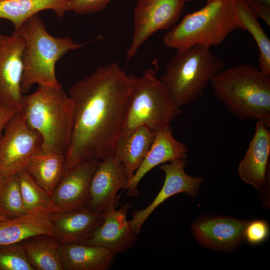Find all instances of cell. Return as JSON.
<instances>
[{"label": "cell", "instance_id": "29", "mask_svg": "<svg viewBox=\"0 0 270 270\" xmlns=\"http://www.w3.org/2000/svg\"><path fill=\"white\" fill-rule=\"evenodd\" d=\"M112 0H69L66 11L78 14L94 13L104 9Z\"/></svg>", "mask_w": 270, "mask_h": 270}, {"label": "cell", "instance_id": "35", "mask_svg": "<svg viewBox=\"0 0 270 270\" xmlns=\"http://www.w3.org/2000/svg\"></svg>", "mask_w": 270, "mask_h": 270}, {"label": "cell", "instance_id": "21", "mask_svg": "<svg viewBox=\"0 0 270 270\" xmlns=\"http://www.w3.org/2000/svg\"><path fill=\"white\" fill-rule=\"evenodd\" d=\"M40 234L54 237L50 215L28 213L0 220V246L22 242Z\"/></svg>", "mask_w": 270, "mask_h": 270}, {"label": "cell", "instance_id": "7", "mask_svg": "<svg viewBox=\"0 0 270 270\" xmlns=\"http://www.w3.org/2000/svg\"><path fill=\"white\" fill-rule=\"evenodd\" d=\"M182 113L168 93L156 70L149 68L136 78L122 126V133L142 126L154 132L170 125Z\"/></svg>", "mask_w": 270, "mask_h": 270}, {"label": "cell", "instance_id": "27", "mask_svg": "<svg viewBox=\"0 0 270 270\" xmlns=\"http://www.w3.org/2000/svg\"><path fill=\"white\" fill-rule=\"evenodd\" d=\"M27 214L22 197L18 174L0 177V216L10 218Z\"/></svg>", "mask_w": 270, "mask_h": 270}, {"label": "cell", "instance_id": "25", "mask_svg": "<svg viewBox=\"0 0 270 270\" xmlns=\"http://www.w3.org/2000/svg\"><path fill=\"white\" fill-rule=\"evenodd\" d=\"M236 12L240 28L248 32L253 37L258 50V68L270 75V40L260 24L258 17L244 0H234Z\"/></svg>", "mask_w": 270, "mask_h": 270}, {"label": "cell", "instance_id": "22", "mask_svg": "<svg viewBox=\"0 0 270 270\" xmlns=\"http://www.w3.org/2000/svg\"><path fill=\"white\" fill-rule=\"evenodd\" d=\"M66 156L40 150L28 160L24 169L50 196L64 174Z\"/></svg>", "mask_w": 270, "mask_h": 270}, {"label": "cell", "instance_id": "3", "mask_svg": "<svg viewBox=\"0 0 270 270\" xmlns=\"http://www.w3.org/2000/svg\"><path fill=\"white\" fill-rule=\"evenodd\" d=\"M38 86L23 96L20 110L28 125L40 136L42 150L66 156L74 128L73 100L62 86Z\"/></svg>", "mask_w": 270, "mask_h": 270}, {"label": "cell", "instance_id": "1", "mask_svg": "<svg viewBox=\"0 0 270 270\" xmlns=\"http://www.w3.org/2000/svg\"><path fill=\"white\" fill-rule=\"evenodd\" d=\"M136 78L114 62L71 86L74 122L64 174L87 160L112 156Z\"/></svg>", "mask_w": 270, "mask_h": 270}, {"label": "cell", "instance_id": "6", "mask_svg": "<svg viewBox=\"0 0 270 270\" xmlns=\"http://www.w3.org/2000/svg\"><path fill=\"white\" fill-rule=\"evenodd\" d=\"M240 28L234 0H207L200 9L186 15L164 36V45L180 50L194 45L220 44Z\"/></svg>", "mask_w": 270, "mask_h": 270}, {"label": "cell", "instance_id": "19", "mask_svg": "<svg viewBox=\"0 0 270 270\" xmlns=\"http://www.w3.org/2000/svg\"><path fill=\"white\" fill-rule=\"evenodd\" d=\"M64 270H108L116 254L102 246L84 242L64 244L59 246Z\"/></svg>", "mask_w": 270, "mask_h": 270}, {"label": "cell", "instance_id": "31", "mask_svg": "<svg viewBox=\"0 0 270 270\" xmlns=\"http://www.w3.org/2000/svg\"><path fill=\"white\" fill-rule=\"evenodd\" d=\"M258 18L270 26V0H244Z\"/></svg>", "mask_w": 270, "mask_h": 270}, {"label": "cell", "instance_id": "13", "mask_svg": "<svg viewBox=\"0 0 270 270\" xmlns=\"http://www.w3.org/2000/svg\"><path fill=\"white\" fill-rule=\"evenodd\" d=\"M129 208L126 202L118 210L103 214L102 222L84 243L104 247L116 254L132 248L137 237L127 218Z\"/></svg>", "mask_w": 270, "mask_h": 270}, {"label": "cell", "instance_id": "14", "mask_svg": "<svg viewBox=\"0 0 270 270\" xmlns=\"http://www.w3.org/2000/svg\"><path fill=\"white\" fill-rule=\"evenodd\" d=\"M99 160H87L64 174L51 196L60 212L86 207L90 180Z\"/></svg>", "mask_w": 270, "mask_h": 270}, {"label": "cell", "instance_id": "2", "mask_svg": "<svg viewBox=\"0 0 270 270\" xmlns=\"http://www.w3.org/2000/svg\"><path fill=\"white\" fill-rule=\"evenodd\" d=\"M214 96L239 120L270 127V75L248 64L224 69L210 82Z\"/></svg>", "mask_w": 270, "mask_h": 270}, {"label": "cell", "instance_id": "8", "mask_svg": "<svg viewBox=\"0 0 270 270\" xmlns=\"http://www.w3.org/2000/svg\"><path fill=\"white\" fill-rule=\"evenodd\" d=\"M42 148L40 136L28 125L20 110L0 134V177L18 174Z\"/></svg>", "mask_w": 270, "mask_h": 270}, {"label": "cell", "instance_id": "5", "mask_svg": "<svg viewBox=\"0 0 270 270\" xmlns=\"http://www.w3.org/2000/svg\"><path fill=\"white\" fill-rule=\"evenodd\" d=\"M225 64L210 48L194 45L176 52L160 78L170 96L180 108L196 102Z\"/></svg>", "mask_w": 270, "mask_h": 270}, {"label": "cell", "instance_id": "23", "mask_svg": "<svg viewBox=\"0 0 270 270\" xmlns=\"http://www.w3.org/2000/svg\"><path fill=\"white\" fill-rule=\"evenodd\" d=\"M69 0H0V18L12 22L18 30L29 18L38 12L53 10L58 17L62 18Z\"/></svg>", "mask_w": 270, "mask_h": 270}, {"label": "cell", "instance_id": "24", "mask_svg": "<svg viewBox=\"0 0 270 270\" xmlns=\"http://www.w3.org/2000/svg\"><path fill=\"white\" fill-rule=\"evenodd\" d=\"M54 236L40 234L22 242L28 258L34 270H64L60 245Z\"/></svg>", "mask_w": 270, "mask_h": 270}, {"label": "cell", "instance_id": "32", "mask_svg": "<svg viewBox=\"0 0 270 270\" xmlns=\"http://www.w3.org/2000/svg\"><path fill=\"white\" fill-rule=\"evenodd\" d=\"M20 110L12 106H0V134L9 120Z\"/></svg>", "mask_w": 270, "mask_h": 270}, {"label": "cell", "instance_id": "11", "mask_svg": "<svg viewBox=\"0 0 270 270\" xmlns=\"http://www.w3.org/2000/svg\"><path fill=\"white\" fill-rule=\"evenodd\" d=\"M128 181L122 164L112 156L100 160L90 180L86 208L102 214L116 209L118 192L126 188Z\"/></svg>", "mask_w": 270, "mask_h": 270}, {"label": "cell", "instance_id": "4", "mask_svg": "<svg viewBox=\"0 0 270 270\" xmlns=\"http://www.w3.org/2000/svg\"><path fill=\"white\" fill-rule=\"evenodd\" d=\"M14 31L24 42V70L21 82L22 93L34 84L59 86L56 74V62L68 52L81 48L70 37L50 35L38 14L24 22Z\"/></svg>", "mask_w": 270, "mask_h": 270}, {"label": "cell", "instance_id": "30", "mask_svg": "<svg viewBox=\"0 0 270 270\" xmlns=\"http://www.w3.org/2000/svg\"><path fill=\"white\" fill-rule=\"evenodd\" d=\"M268 232L269 228L266 222L257 220L246 224L244 236L250 244H258L267 238Z\"/></svg>", "mask_w": 270, "mask_h": 270}, {"label": "cell", "instance_id": "10", "mask_svg": "<svg viewBox=\"0 0 270 270\" xmlns=\"http://www.w3.org/2000/svg\"><path fill=\"white\" fill-rule=\"evenodd\" d=\"M24 49V40L16 32L0 34V105L21 108Z\"/></svg>", "mask_w": 270, "mask_h": 270}, {"label": "cell", "instance_id": "20", "mask_svg": "<svg viewBox=\"0 0 270 270\" xmlns=\"http://www.w3.org/2000/svg\"><path fill=\"white\" fill-rule=\"evenodd\" d=\"M154 134L148 127L142 126L119 136L112 156L122 164L129 180L146 156Z\"/></svg>", "mask_w": 270, "mask_h": 270}, {"label": "cell", "instance_id": "15", "mask_svg": "<svg viewBox=\"0 0 270 270\" xmlns=\"http://www.w3.org/2000/svg\"><path fill=\"white\" fill-rule=\"evenodd\" d=\"M186 145L175 138L170 125L155 132L154 140L142 163L129 180L126 190L128 196L139 193L138 184L144 176L158 165L178 159L186 158Z\"/></svg>", "mask_w": 270, "mask_h": 270}, {"label": "cell", "instance_id": "18", "mask_svg": "<svg viewBox=\"0 0 270 270\" xmlns=\"http://www.w3.org/2000/svg\"><path fill=\"white\" fill-rule=\"evenodd\" d=\"M54 237L62 244L84 242L101 223L103 214L83 208L50 215Z\"/></svg>", "mask_w": 270, "mask_h": 270}, {"label": "cell", "instance_id": "34", "mask_svg": "<svg viewBox=\"0 0 270 270\" xmlns=\"http://www.w3.org/2000/svg\"><path fill=\"white\" fill-rule=\"evenodd\" d=\"M186 0V2H190V1H191V0Z\"/></svg>", "mask_w": 270, "mask_h": 270}, {"label": "cell", "instance_id": "16", "mask_svg": "<svg viewBox=\"0 0 270 270\" xmlns=\"http://www.w3.org/2000/svg\"><path fill=\"white\" fill-rule=\"evenodd\" d=\"M270 154V132L265 124L256 120L255 132L238 169L240 178L258 189L266 180Z\"/></svg>", "mask_w": 270, "mask_h": 270}, {"label": "cell", "instance_id": "28", "mask_svg": "<svg viewBox=\"0 0 270 270\" xmlns=\"http://www.w3.org/2000/svg\"><path fill=\"white\" fill-rule=\"evenodd\" d=\"M0 270H34L22 242L0 246Z\"/></svg>", "mask_w": 270, "mask_h": 270}, {"label": "cell", "instance_id": "26", "mask_svg": "<svg viewBox=\"0 0 270 270\" xmlns=\"http://www.w3.org/2000/svg\"><path fill=\"white\" fill-rule=\"evenodd\" d=\"M20 192L28 213L52 215L60 212L50 196L24 169L18 172Z\"/></svg>", "mask_w": 270, "mask_h": 270}, {"label": "cell", "instance_id": "17", "mask_svg": "<svg viewBox=\"0 0 270 270\" xmlns=\"http://www.w3.org/2000/svg\"><path fill=\"white\" fill-rule=\"evenodd\" d=\"M246 224L238 220L218 217L197 222L192 228L195 238L202 246L227 250L240 242Z\"/></svg>", "mask_w": 270, "mask_h": 270}, {"label": "cell", "instance_id": "9", "mask_svg": "<svg viewBox=\"0 0 270 270\" xmlns=\"http://www.w3.org/2000/svg\"><path fill=\"white\" fill-rule=\"evenodd\" d=\"M185 0H138L134 13V29L126 52L129 60L156 32L169 28L178 21Z\"/></svg>", "mask_w": 270, "mask_h": 270}, {"label": "cell", "instance_id": "12", "mask_svg": "<svg viewBox=\"0 0 270 270\" xmlns=\"http://www.w3.org/2000/svg\"><path fill=\"white\" fill-rule=\"evenodd\" d=\"M186 158L178 159L161 164L160 169L165 174V179L160 191L146 207L134 211L129 223L133 232L138 234L141 228L150 216L162 203L169 198L180 192L194 196L200 188L202 180L192 177L184 170Z\"/></svg>", "mask_w": 270, "mask_h": 270}, {"label": "cell", "instance_id": "33", "mask_svg": "<svg viewBox=\"0 0 270 270\" xmlns=\"http://www.w3.org/2000/svg\"><path fill=\"white\" fill-rule=\"evenodd\" d=\"M7 219V218L0 216V220Z\"/></svg>", "mask_w": 270, "mask_h": 270}]
</instances>
